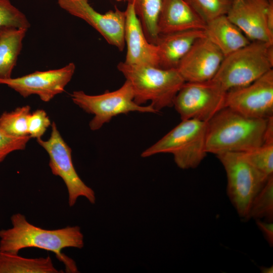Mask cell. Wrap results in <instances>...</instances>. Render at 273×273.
Here are the masks:
<instances>
[{"label":"cell","mask_w":273,"mask_h":273,"mask_svg":"<svg viewBox=\"0 0 273 273\" xmlns=\"http://www.w3.org/2000/svg\"><path fill=\"white\" fill-rule=\"evenodd\" d=\"M206 23L185 0H162L158 21L159 34L204 30Z\"/></svg>","instance_id":"cell-16"},{"label":"cell","mask_w":273,"mask_h":273,"mask_svg":"<svg viewBox=\"0 0 273 273\" xmlns=\"http://www.w3.org/2000/svg\"><path fill=\"white\" fill-rule=\"evenodd\" d=\"M260 270L263 273H272L273 266L269 267L262 266L260 267Z\"/></svg>","instance_id":"cell-30"},{"label":"cell","mask_w":273,"mask_h":273,"mask_svg":"<svg viewBox=\"0 0 273 273\" xmlns=\"http://www.w3.org/2000/svg\"><path fill=\"white\" fill-rule=\"evenodd\" d=\"M216 156L226 173L227 195L238 214L243 219L253 199L270 176L255 167L244 152H227Z\"/></svg>","instance_id":"cell-6"},{"label":"cell","mask_w":273,"mask_h":273,"mask_svg":"<svg viewBox=\"0 0 273 273\" xmlns=\"http://www.w3.org/2000/svg\"><path fill=\"white\" fill-rule=\"evenodd\" d=\"M268 119L250 118L223 108L207 122V153L245 152L260 146L264 142Z\"/></svg>","instance_id":"cell-2"},{"label":"cell","mask_w":273,"mask_h":273,"mask_svg":"<svg viewBox=\"0 0 273 273\" xmlns=\"http://www.w3.org/2000/svg\"><path fill=\"white\" fill-rule=\"evenodd\" d=\"M256 224L265 239L266 242L272 247L273 246V222L256 219Z\"/></svg>","instance_id":"cell-29"},{"label":"cell","mask_w":273,"mask_h":273,"mask_svg":"<svg viewBox=\"0 0 273 273\" xmlns=\"http://www.w3.org/2000/svg\"><path fill=\"white\" fill-rule=\"evenodd\" d=\"M204 30L206 37L219 50L224 57L251 41L226 15L208 22Z\"/></svg>","instance_id":"cell-18"},{"label":"cell","mask_w":273,"mask_h":273,"mask_svg":"<svg viewBox=\"0 0 273 273\" xmlns=\"http://www.w3.org/2000/svg\"><path fill=\"white\" fill-rule=\"evenodd\" d=\"M115 1H116L117 2H123V1L125 2V1H126V0H115Z\"/></svg>","instance_id":"cell-31"},{"label":"cell","mask_w":273,"mask_h":273,"mask_svg":"<svg viewBox=\"0 0 273 273\" xmlns=\"http://www.w3.org/2000/svg\"><path fill=\"white\" fill-rule=\"evenodd\" d=\"M30 26L26 16L10 0H0V33L9 29L27 30Z\"/></svg>","instance_id":"cell-24"},{"label":"cell","mask_w":273,"mask_h":273,"mask_svg":"<svg viewBox=\"0 0 273 273\" xmlns=\"http://www.w3.org/2000/svg\"><path fill=\"white\" fill-rule=\"evenodd\" d=\"M125 12L124 41L126 54L124 62L131 65L159 67L158 47L146 38L131 4L127 3Z\"/></svg>","instance_id":"cell-15"},{"label":"cell","mask_w":273,"mask_h":273,"mask_svg":"<svg viewBox=\"0 0 273 273\" xmlns=\"http://www.w3.org/2000/svg\"><path fill=\"white\" fill-rule=\"evenodd\" d=\"M75 70V64L70 63L60 69L37 71L17 78L0 79V84L7 85L24 98L37 95L47 102L64 91Z\"/></svg>","instance_id":"cell-13"},{"label":"cell","mask_w":273,"mask_h":273,"mask_svg":"<svg viewBox=\"0 0 273 273\" xmlns=\"http://www.w3.org/2000/svg\"><path fill=\"white\" fill-rule=\"evenodd\" d=\"M226 15L250 41L273 43V0H232Z\"/></svg>","instance_id":"cell-10"},{"label":"cell","mask_w":273,"mask_h":273,"mask_svg":"<svg viewBox=\"0 0 273 273\" xmlns=\"http://www.w3.org/2000/svg\"><path fill=\"white\" fill-rule=\"evenodd\" d=\"M225 107L250 118L273 117V70L247 85L229 90Z\"/></svg>","instance_id":"cell-11"},{"label":"cell","mask_w":273,"mask_h":273,"mask_svg":"<svg viewBox=\"0 0 273 273\" xmlns=\"http://www.w3.org/2000/svg\"><path fill=\"white\" fill-rule=\"evenodd\" d=\"M244 153L257 169L267 176L273 175V140L264 141L260 146Z\"/></svg>","instance_id":"cell-26"},{"label":"cell","mask_w":273,"mask_h":273,"mask_svg":"<svg viewBox=\"0 0 273 273\" xmlns=\"http://www.w3.org/2000/svg\"><path fill=\"white\" fill-rule=\"evenodd\" d=\"M131 4L148 41L155 44L159 35L158 21L162 0H126Z\"/></svg>","instance_id":"cell-21"},{"label":"cell","mask_w":273,"mask_h":273,"mask_svg":"<svg viewBox=\"0 0 273 273\" xmlns=\"http://www.w3.org/2000/svg\"><path fill=\"white\" fill-rule=\"evenodd\" d=\"M226 93L213 79L185 82L177 93L173 106L181 120L194 119L207 122L225 107Z\"/></svg>","instance_id":"cell-8"},{"label":"cell","mask_w":273,"mask_h":273,"mask_svg":"<svg viewBox=\"0 0 273 273\" xmlns=\"http://www.w3.org/2000/svg\"><path fill=\"white\" fill-rule=\"evenodd\" d=\"M50 256L35 258L0 251V273H59Z\"/></svg>","instance_id":"cell-19"},{"label":"cell","mask_w":273,"mask_h":273,"mask_svg":"<svg viewBox=\"0 0 273 273\" xmlns=\"http://www.w3.org/2000/svg\"><path fill=\"white\" fill-rule=\"evenodd\" d=\"M51 127L52 132L48 140L41 138L36 140L49 154L52 173L60 176L65 184L69 206H73L80 197H84L89 203L95 204V193L78 175L73 164L71 149L62 138L55 122H52Z\"/></svg>","instance_id":"cell-9"},{"label":"cell","mask_w":273,"mask_h":273,"mask_svg":"<svg viewBox=\"0 0 273 273\" xmlns=\"http://www.w3.org/2000/svg\"><path fill=\"white\" fill-rule=\"evenodd\" d=\"M58 3L68 13L83 20L92 26L109 44L120 51L123 50L125 46V11L115 7L114 10L101 14L93 8L87 0H58Z\"/></svg>","instance_id":"cell-12"},{"label":"cell","mask_w":273,"mask_h":273,"mask_svg":"<svg viewBox=\"0 0 273 273\" xmlns=\"http://www.w3.org/2000/svg\"><path fill=\"white\" fill-rule=\"evenodd\" d=\"M12 226L0 230V251L18 254L26 248H37L55 254L68 272H78L75 261L62 253L69 247L81 249L84 237L78 226H67L56 230H47L35 226L21 213L11 217Z\"/></svg>","instance_id":"cell-1"},{"label":"cell","mask_w":273,"mask_h":273,"mask_svg":"<svg viewBox=\"0 0 273 273\" xmlns=\"http://www.w3.org/2000/svg\"><path fill=\"white\" fill-rule=\"evenodd\" d=\"M30 111V106L26 105L11 112H4L0 116V129L15 137L29 135L27 122Z\"/></svg>","instance_id":"cell-23"},{"label":"cell","mask_w":273,"mask_h":273,"mask_svg":"<svg viewBox=\"0 0 273 273\" xmlns=\"http://www.w3.org/2000/svg\"><path fill=\"white\" fill-rule=\"evenodd\" d=\"M272 67L273 43L251 41L224 56L212 79L228 92L252 83Z\"/></svg>","instance_id":"cell-4"},{"label":"cell","mask_w":273,"mask_h":273,"mask_svg":"<svg viewBox=\"0 0 273 273\" xmlns=\"http://www.w3.org/2000/svg\"><path fill=\"white\" fill-rule=\"evenodd\" d=\"M51 125V121L46 111L42 109H37L30 113L27 122L28 132L31 138H41Z\"/></svg>","instance_id":"cell-27"},{"label":"cell","mask_w":273,"mask_h":273,"mask_svg":"<svg viewBox=\"0 0 273 273\" xmlns=\"http://www.w3.org/2000/svg\"><path fill=\"white\" fill-rule=\"evenodd\" d=\"M207 122L190 119L181 122L160 140L144 151L142 157L170 153L182 169L195 168L207 155Z\"/></svg>","instance_id":"cell-5"},{"label":"cell","mask_w":273,"mask_h":273,"mask_svg":"<svg viewBox=\"0 0 273 273\" xmlns=\"http://www.w3.org/2000/svg\"><path fill=\"white\" fill-rule=\"evenodd\" d=\"M223 58L205 36L194 43L176 69L185 82L206 81L215 76Z\"/></svg>","instance_id":"cell-14"},{"label":"cell","mask_w":273,"mask_h":273,"mask_svg":"<svg viewBox=\"0 0 273 273\" xmlns=\"http://www.w3.org/2000/svg\"><path fill=\"white\" fill-rule=\"evenodd\" d=\"M73 102L87 113L94 115L89 123L91 130L99 129L112 118L131 112L157 113L150 104L139 105L134 101V95L130 83L125 80L117 90L106 92L98 95H89L82 90L71 94Z\"/></svg>","instance_id":"cell-7"},{"label":"cell","mask_w":273,"mask_h":273,"mask_svg":"<svg viewBox=\"0 0 273 273\" xmlns=\"http://www.w3.org/2000/svg\"><path fill=\"white\" fill-rule=\"evenodd\" d=\"M204 36V30L201 29L159 34L155 42L158 50L159 67L176 69L194 43Z\"/></svg>","instance_id":"cell-17"},{"label":"cell","mask_w":273,"mask_h":273,"mask_svg":"<svg viewBox=\"0 0 273 273\" xmlns=\"http://www.w3.org/2000/svg\"><path fill=\"white\" fill-rule=\"evenodd\" d=\"M118 70L130 84L134 101L143 105L148 101L159 112L173 106L174 98L185 81L176 69L149 65H131L120 62Z\"/></svg>","instance_id":"cell-3"},{"label":"cell","mask_w":273,"mask_h":273,"mask_svg":"<svg viewBox=\"0 0 273 273\" xmlns=\"http://www.w3.org/2000/svg\"><path fill=\"white\" fill-rule=\"evenodd\" d=\"M207 23L226 15L232 0H185Z\"/></svg>","instance_id":"cell-25"},{"label":"cell","mask_w":273,"mask_h":273,"mask_svg":"<svg viewBox=\"0 0 273 273\" xmlns=\"http://www.w3.org/2000/svg\"><path fill=\"white\" fill-rule=\"evenodd\" d=\"M27 30L9 29L0 33V79L11 78Z\"/></svg>","instance_id":"cell-20"},{"label":"cell","mask_w":273,"mask_h":273,"mask_svg":"<svg viewBox=\"0 0 273 273\" xmlns=\"http://www.w3.org/2000/svg\"><path fill=\"white\" fill-rule=\"evenodd\" d=\"M31 138L29 135L22 137L11 136L0 129V163L10 153L24 150Z\"/></svg>","instance_id":"cell-28"},{"label":"cell","mask_w":273,"mask_h":273,"mask_svg":"<svg viewBox=\"0 0 273 273\" xmlns=\"http://www.w3.org/2000/svg\"><path fill=\"white\" fill-rule=\"evenodd\" d=\"M273 222V175L253 199L248 214L243 219H261Z\"/></svg>","instance_id":"cell-22"},{"label":"cell","mask_w":273,"mask_h":273,"mask_svg":"<svg viewBox=\"0 0 273 273\" xmlns=\"http://www.w3.org/2000/svg\"><path fill=\"white\" fill-rule=\"evenodd\" d=\"M87 1H89V0H87Z\"/></svg>","instance_id":"cell-32"}]
</instances>
